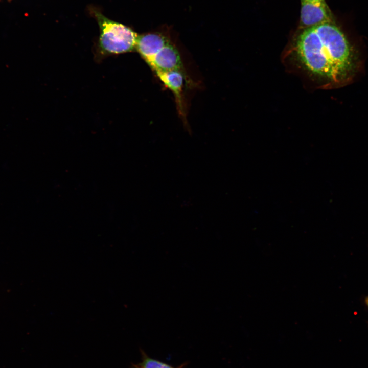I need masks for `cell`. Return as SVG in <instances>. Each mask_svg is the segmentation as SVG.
Returning a JSON list of instances; mask_svg holds the SVG:
<instances>
[{
  "mask_svg": "<svg viewBox=\"0 0 368 368\" xmlns=\"http://www.w3.org/2000/svg\"><path fill=\"white\" fill-rule=\"evenodd\" d=\"M100 35L97 54L99 58L119 55L135 50L138 35L131 28L95 12Z\"/></svg>",
  "mask_w": 368,
  "mask_h": 368,
  "instance_id": "obj_3",
  "label": "cell"
},
{
  "mask_svg": "<svg viewBox=\"0 0 368 368\" xmlns=\"http://www.w3.org/2000/svg\"><path fill=\"white\" fill-rule=\"evenodd\" d=\"M300 27L306 29L327 23H333L331 11L325 1L301 0Z\"/></svg>",
  "mask_w": 368,
  "mask_h": 368,
  "instance_id": "obj_4",
  "label": "cell"
},
{
  "mask_svg": "<svg viewBox=\"0 0 368 368\" xmlns=\"http://www.w3.org/2000/svg\"><path fill=\"white\" fill-rule=\"evenodd\" d=\"M135 50L154 72L181 68L178 51L162 35L148 33L139 35Z\"/></svg>",
  "mask_w": 368,
  "mask_h": 368,
  "instance_id": "obj_2",
  "label": "cell"
},
{
  "mask_svg": "<svg viewBox=\"0 0 368 368\" xmlns=\"http://www.w3.org/2000/svg\"><path fill=\"white\" fill-rule=\"evenodd\" d=\"M308 1H312V2H323V1H325V0H308Z\"/></svg>",
  "mask_w": 368,
  "mask_h": 368,
  "instance_id": "obj_8",
  "label": "cell"
},
{
  "mask_svg": "<svg viewBox=\"0 0 368 368\" xmlns=\"http://www.w3.org/2000/svg\"><path fill=\"white\" fill-rule=\"evenodd\" d=\"M131 368H174L171 365L156 359L144 356L142 361L133 365Z\"/></svg>",
  "mask_w": 368,
  "mask_h": 368,
  "instance_id": "obj_6",
  "label": "cell"
},
{
  "mask_svg": "<svg viewBox=\"0 0 368 368\" xmlns=\"http://www.w3.org/2000/svg\"><path fill=\"white\" fill-rule=\"evenodd\" d=\"M159 80L175 95L176 101L181 109L184 77L180 70L155 72Z\"/></svg>",
  "mask_w": 368,
  "mask_h": 368,
  "instance_id": "obj_5",
  "label": "cell"
},
{
  "mask_svg": "<svg viewBox=\"0 0 368 368\" xmlns=\"http://www.w3.org/2000/svg\"><path fill=\"white\" fill-rule=\"evenodd\" d=\"M365 304L368 309V296H367L364 299Z\"/></svg>",
  "mask_w": 368,
  "mask_h": 368,
  "instance_id": "obj_7",
  "label": "cell"
},
{
  "mask_svg": "<svg viewBox=\"0 0 368 368\" xmlns=\"http://www.w3.org/2000/svg\"><path fill=\"white\" fill-rule=\"evenodd\" d=\"M295 52L310 74L328 84L343 82L355 67L353 50L334 23L303 30L297 38Z\"/></svg>",
  "mask_w": 368,
  "mask_h": 368,
  "instance_id": "obj_1",
  "label": "cell"
}]
</instances>
